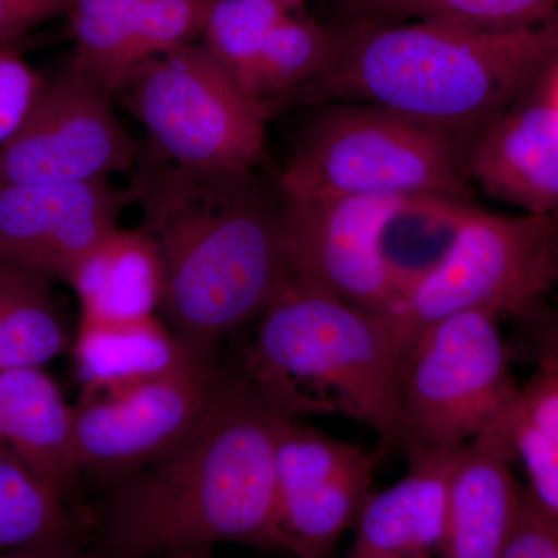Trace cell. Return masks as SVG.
I'll return each mask as SVG.
<instances>
[{
    "mask_svg": "<svg viewBox=\"0 0 558 558\" xmlns=\"http://www.w3.org/2000/svg\"><path fill=\"white\" fill-rule=\"evenodd\" d=\"M469 148L379 106L332 102L304 132L282 172L286 201L442 196L468 191Z\"/></svg>",
    "mask_w": 558,
    "mask_h": 558,
    "instance_id": "obj_5",
    "label": "cell"
},
{
    "mask_svg": "<svg viewBox=\"0 0 558 558\" xmlns=\"http://www.w3.org/2000/svg\"><path fill=\"white\" fill-rule=\"evenodd\" d=\"M145 0H73L69 11L75 50L70 68L95 86L119 94L130 80L124 53Z\"/></svg>",
    "mask_w": 558,
    "mask_h": 558,
    "instance_id": "obj_25",
    "label": "cell"
},
{
    "mask_svg": "<svg viewBox=\"0 0 558 558\" xmlns=\"http://www.w3.org/2000/svg\"><path fill=\"white\" fill-rule=\"evenodd\" d=\"M502 558H558V524L539 512L526 494Z\"/></svg>",
    "mask_w": 558,
    "mask_h": 558,
    "instance_id": "obj_30",
    "label": "cell"
},
{
    "mask_svg": "<svg viewBox=\"0 0 558 558\" xmlns=\"http://www.w3.org/2000/svg\"><path fill=\"white\" fill-rule=\"evenodd\" d=\"M43 84V76L16 49L0 50V148L27 117Z\"/></svg>",
    "mask_w": 558,
    "mask_h": 558,
    "instance_id": "obj_28",
    "label": "cell"
},
{
    "mask_svg": "<svg viewBox=\"0 0 558 558\" xmlns=\"http://www.w3.org/2000/svg\"><path fill=\"white\" fill-rule=\"evenodd\" d=\"M0 447L69 497L78 478L73 405L44 368L0 371Z\"/></svg>",
    "mask_w": 558,
    "mask_h": 558,
    "instance_id": "obj_17",
    "label": "cell"
},
{
    "mask_svg": "<svg viewBox=\"0 0 558 558\" xmlns=\"http://www.w3.org/2000/svg\"><path fill=\"white\" fill-rule=\"evenodd\" d=\"M391 197L284 199L289 270L362 310L389 314L396 296L379 253Z\"/></svg>",
    "mask_w": 558,
    "mask_h": 558,
    "instance_id": "obj_12",
    "label": "cell"
},
{
    "mask_svg": "<svg viewBox=\"0 0 558 558\" xmlns=\"http://www.w3.org/2000/svg\"><path fill=\"white\" fill-rule=\"evenodd\" d=\"M469 178L529 215H558V102L545 76L470 146Z\"/></svg>",
    "mask_w": 558,
    "mask_h": 558,
    "instance_id": "obj_13",
    "label": "cell"
},
{
    "mask_svg": "<svg viewBox=\"0 0 558 558\" xmlns=\"http://www.w3.org/2000/svg\"><path fill=\"white\" fill-rule=\"evenodd\" d=\"M339 38V28L288 14L264 39L245 94L270 110L328 68Z\"/></svg>",
    "mask_w": 558,
    "mask_h": 558,
    "instance_id": "obj_23",
    "label": "cell"
},
{
    "mask_svg": "<svg viewBox=\"0 0 558 558\" xmlns=\"http://www.w3.org/2000/svg\"><path fill=\"white\" fill-rule=\"evenodd\" d=\"M379 16L469 31H513L558 14V0H363Z\"/></svg>",
    "mask_w": 558,
    "mask_h": 558,
    "instance_id": "obj_26",
    "label": "cell"
},
{
    "mask_svg": "<svg viewBox=\"0 0 558 558\" xmlns=\"http://www.w3.org/2000/svg\"><path fill=\"white\" fill-rule=\"evenodd\" d=\"M159 253L142 230H117L81 266L72 281L81 317L138 318L159 312Z\"/></svg>",
    "mask_w": 558,
    "mask_h": 558,
    "instance_id": "obj_19",
    "label": "cell"
},
{
    "mask_svg": "<svg viewBox=\"0 0 558 558\" xmlns=\"http://www.w3.org/2000/svg\"><path fill=\"white\" fill-rule=\"evenodd\" d=\"M472 209L442 196L395 201L381 220L379 253L396 306L447 258Z\"/></svg>",
    "mask_w": 558,
    "mask_h": 558,
    "instance_id": "obj_18",
    "label": "cell"
},
{
    "mask_svg": "<svg viewBox=\"0 0 558 558\" xmlns=\"http://www.w3.org/2000/svg\"><path fill=\"white\" fill-rule=\"evenodd\" d=\"M72 352L81 398L117 395L211 354L186 347L156 315L81 317Z\"/></svg>",
    "mask_w": 558,
    "mask_h": 558,
    "instance_id": "obj_16",
    "label": "cell"
},
{
    "mask_svg": "<svg viewBox=\"0 0 558 558\" xmlns=\"http://www.w3.org/2000/svg\"><path fill=\"white\" fill-rule=\"evenodd\" d=\"M545 84L546 87H548L550 95H553V97L556 98V101L558 102V60L556 61V64L549 69V72L546 73Z\"/></svg>",
    "mask_w": 558,
    "mask_h": 558,
    "instance_id": "obj_34",
    "label": "cell"
},
{
    "mask_svg": "<svg viewBox=\"0 0 558 558\" xmlns=\"http://www.w3.org/2000/svg\"><path fill=\"white\" fill-rule=\"evenodd\" d=\"M110 98L70 65L44 81L27 117L0 148V185L94 182L131 171L137 145Z\"/></svg>",
    "mask_w": 558,
    "mask_h": 558,
    "instance_id": "obj_10",
    "label": "cell"
},
{
    "mask_svg": "<svg viewBox=\"0 0 558 558\" xmlns=\"http://www.w3.org/2000/svg\"><path fill=\"white\" fill-rule=\"evenodd\" d=\"M68 498L0 447V554L84 531Z\"/></svg>",
    "mask_w": 558,
    "mask_h": 558,
    "instance_id": "obj_24",
    "label": "cell"
},
{
    "mask_svg": "<svg viewBox=\"0 0 558 558\" xmlns=\"http://www.w3.org/2000/svg\"><path fill=\"white\" fill-rule=\"evenodd\" d=\"M0 558H94L86 532H73L36 543L11 553L0 554Z\"/></svg>",
    "mask_w": 558,
    "mask_h": 558,
    "instance_id": "obj_32",
    "label": "cell"
},
{
    "mask_svg": "<svg viewBox=\"0 0 558 558\" xmlns=\"http://www.w3.org/2000/svg\"><path fill=\"white\" fill-rule=\"evenodd\" d=\"M131 202L109 180L0 185V264L72 284Z\"/></svg>",
    "mask_w": 558,
    "mask_h": 558,
    "instance_id": "obj_11",
    "label": "cell"
},
{
    "mask_svg": "<svg viewBox=\"0 0 558 558\" xmlns=\"http://www.w3.org/2000/svg\"><path fill=\"white\" fill-rule=\"evenodd\" d=\"M73 0H0V50L14 49L28 33L69 16Z\"/></svg>",
    "mask_w": 558,
    "mask_h": 558,
    "instance_id": "obj_29",
    "label": "cell"
},
{
    "mask_svg": "<svg viewBox=\"0 0 558 558\" xmlns=\"http://www.w3.org/2000/svg\"><path fill=\"white\" fill-rule=\"evenodd\" d=\"M459 450L410 457L402 480L371 494L347 558H429L440 553L450 473Z\"/></svg>",
    "mask_w": 558,
    "mask_h": 558,
    "instance_id": "obj_15",
    "label": "cell"
},
{
    "mask_svg": "<svg viewBox=\"0 0 558 558\" xmlns=\"http://www.w3.org/2000/svg\"><path fill=\"white\" fill-rule=\"evenodd\" d=\"M520 385L506 424L517 462L526 476L524 494L558 524V369L535 360Z\"/></svg>",
    "mask_w": 558,
    "mask_h": 558,
    "instance_id": "obj_22",
    "label": "cell"
},
{
    "mask_svg": "<svg viewBox=\"0 0 558 558\" xmlns=\"http://www.w3.org/2000/svg\"><path fill=\"white\" fill-rule=\"evenodd\" d=\"M288 14L275 0H216L201 40L245 92L264 39Z\"/></svg>",
    "mask_w": 558,
    "mask_h": 558,
    "instance_id": "obj_27",
    "label": "cell"
},
{
    "mask_svg": "<svg viewBox=\"0 0 558 558\" xmlns=\"http://www.w3.org/2000/svg\"><path fill=\"white\" fill-rule=\"evenodd\" d=\"M146 238L159 253L165 325L197 352L258 318L288 275L284 197L252 170H199L146 161L131 186Z\"/></svg>",
    "mask_w": 558,
    "mask_h": 558,
    "instance_id": "obj_2",
    "label": "cell"
},
{
    "mask_svg": "<svg viewBox=\"0 0 558 558\" xmlns=\"http://www.w3.org/2000/svg\"><path fill=\"white\" fill-rule=\"evenodd\" d=\"M292 418L230 366L189 438L81 510L94 558H163L219 543L279 554L277 453Z\"/></svg>",
    "mask_w": 558,
    "mask_h": 558,
    "instance_id": "obj_1",
    "label": "cell"
},
{
    "mask_svg": "<svg viewBox=\"0 0 558 558\" xmlns=\"http://www.w3.org/2000/svg\"><path fill=\"white\" fill-rule=\"evenodd\" d=\"M376 458L328 481L284 492L277 497L279 554L293 558H330L355 526L373 494Z\"/></svg>",
    "mask_w": 558,
    "mask_h": 558,
    "instance_id": "obj_20",
    "label": "cell"
},
{
    "mask_svg": "<svg viewBox=\"0 0 558 558\" xmlns=\"http://www.w3.org/2000/svg\"><path fill=\"white\" fill-rule=\"evenodd\" d=\"M163 558H215V548L213 546H194V548L175 550Z\"/></svg>",
    "mask_w": 558,
    "mask_h": 558,
    "instance_id": "obj_33",
    "label": "cell"
},
{
    "mask_svg": "<svg viewBox=\"0 0 558 558\" xmlns=\"http://www.w3.org/2000/svg\"><path fill=\"white\" fill-rule=\"evenodd\" d=\"M275 2H278L282 9L292 13L293 10H299L300 7H303V3L306 2V0H275Z\"/></svg>",
    "mask_w": 558,
    "mask_h": 558,
    "instance_id": "obj_35",
    "label": "cell"
},
{
    "mask_svg": "<svg viewBox=\"0 0 558 558\" xmlns=\"http://www.w3.org/2000/svg\"><path fill=\"white\" fill-rule=\"evenodd\" d=\"M495 312L438 319L411 344L400 385L399 449L457 451L508 416L520 385Z\"/></svg>",
    "mask_w": 558,
    "mask_h": 558,
    "instance_id": "obj_6",
    "label": "cell"
},
{
    "mask_svg": "<svg viewBox=\"0 0 558 558\" xmlns=\"http://www.w3.org/2000/svg\"><path fill=\"white\" fill-rule=\"evenodd\" d=\"M240 365L290 416L341 410L399 447L410 347L388 314L288 271Z\"/></svg>",
    "mask_w": 558,
    "mask_h": 558,
    "instance_id": "obj_4",
    "label": "cell"
},
{
    "mask_svg": "<svg viewBox=\"0 0 558 558\" xmlns=\"http://www.w3.org/2000/svg\"><path fill=\"white\" fill-rule=\"evenodd\" d=\"M506 416L458 451L447 495L442 558H502L523 508Z\"/></svg>",
    "mask_w": 558,
    "mask_h": 558,
    "instance_id": "obj_14",
    "label": "cell"
},
{
    "mask_svg": "<svg viewBox=\"0 0 558 558\" xmlns=\"http://www.w3.org/2000/svg\"><path fill=\"white\" fill-rule=\"evenodd\" d=\"M229 365L201 355L167 376L73 405L76 473L108 487L178 447L215 403Z\"/></svg>",
    "mask_w": 558,
    "mask_h": 558,
    "instance_id": "obj_9",
    "label": "cell"
},
{
    "mask_svg": "<svg viewBox=\"0 0 558 558\" xmlns=\"http://www.w3.org/2000/svg\"><path fill=\"white\" fill-rule=\"evenodd\" d=\"M51 279L0 264V371L44 368L69 347Z\"/></svg>",
    "mask_w": 558,
    "mask_h": 558,
    "instance_id": "obj_21",
    "label": "cell"
},
{
    "mask_svg": "<svg viewBox=\"0 0 558 558\" xmlns=\"http://www.w3.org/2000/svg\"><path fill=\"white\" fill-rule=\"evenodd\" d=\"M557 60L558 14L513 31L365 22L340 31L328 68L288 98L379 106L470 149Z\"/></svg>",
    "mask_w": 558,
    "mask_h": 558,
    "instance_id": "obj_3",
    "label": "cell"
},
{
    "mask_svg": "<svg viewBox=\"0 0 558 558\" xmlns=\"http://www.w3.org/2000/svg\"><path fill=\"white\" fill-rule=\"evenodd\" d=\"M558 284V215H498L473 207L442 264L389 312L411 348L433 323L486 310L523 319Z\"/></svg>",
    "mask_w": 558,
    "mask_h": 558,
    "instance_id": "obj_8",
    "label": "cell"
},
{
    "mask_svg": "<svg viewBox=\"0 0 558 558\" xmlns=\"http://www.w3.org/2000/svg\"><path fill=\"white\" fill-rule=\"evenodd\" d=\"M520 323L524 326L526 348L532 362L538 360L558 369V306L542 304Z\"/></svg>",
    "mask_w": 558,
    "mask_h": 558,
    "instance_id": "obj_31",
    "label": "cell"
},
{
    "mask_svg": "<svg viewBox=\"0 0 558 558\" xmlns=\"http://www.w3.org/2000/svg\"><path fill=\"white\" fill-rule=\"evenodd\" d=\"M120 94L171 163L248 171L263 156L269 109L234 83L202 40L145 62Z\"/></svg>",
    "mask_w": 558,
    "mask_h": 558,
    "instance_id": "obj_7",
    "label": "cell"
}]
</instances>
